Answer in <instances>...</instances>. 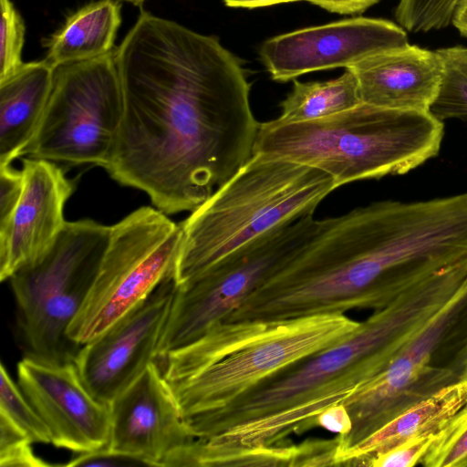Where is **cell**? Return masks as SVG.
I'll return each mask as SVG.
<instances>
[{"label": "cell", "mask_w": 467, "mask_h": 467, "mask_svg": "<svg viewBox=\"0 0 467 467\" xmlns=\"http://www.w3.org/2000/svg\"><path fill=\"white\" fill-rule=\"evenodd\" d=\"M456 292V284L444 275L414 285L386 306L374 310L346 339L280 370L202 420L192 429V435L209 438L302 403L362 362L375 360L388 365Z\"/></svg>", "instance_id": "5"}, {"label": "cell", "mask_w": 467, "mask_h": 467, "mask_svg": "<svg viewBox=\"0 0 467 467\" xmlns=\"http://www.w3.org/2000/svg\"><path fill=\"white\" fill-rule=\"evenodd\" d=\"M224 4L229 7L237 8H257L273 5L282 3L298 2L304 0H223Z\"/></svg>", "instance_id": "32"}, {"label": "cell", "mask_w": 467, "mask_h": 467, "mask_svg": "<svg viewBox=\"0 0 467 467\" xmlns=\"http://www.w3.org/2000/svg\"><path fill=\"white\" fill-rule=\"evenodd\" d=\"M136 6H140L146 0H125Z\"/></svg>", "instance_id": "34"}, {"label": "cell", "mask_w": 467, "mask_h": 467, "mask_svg": "<svg viewBox=\"0 0 467 467\" xmlns=\"http://www.w3.org/2000/svg\"><path fill=\"white\" fill-rule=\"evenodd\" d=\"M122 116L114 52L58 66L40 122L21 156L105 169Z\"/></svg>", "instance_id": "8"}, {"label": "cell", "mask_w": 467, "mask_h": 467, "mask_svg": "<svg viewBox=\"0 0 467 467\" xmlns=\"http://www.w3.org/2000/svg\"><path fill=\"white\" fill-rule=\"evenodd\" d=\"M33 441L7 416L0 412V466L48 467L50 464L37 457Z\"/></svg>", "instance_id": "26"}, {"label": "cell", "mask_w": 467, "mask_h": 467, "mask_svg": "<svg viewBox=\"0 0 467 467\" xmlns=\"http://www.w3.org/2000/svg\"><path fill=\"white\" fill-rule=\"evenodd\" d=\"M114 58L123 116L105 170L166 214L193 211L254 153L260 122L242 61L145 11Z\"/></svg>", "instance_id": "1"}, {"label": "cell", "mask_w": 467, "mask_h": 467, "mask_svg": "<svg viewBox=\"0 0 467 467\" xmlns=\"http://www.w3.org/2000/svg\"><path fill=\"white\" fill-rule=\"evenodd\" d=\"M437 51L443 75L429 113L441 121L467 117V47L455 46Z\"/></svg>", "instance_id": "21"}, {"label": "cell", "mask_w": 467, "mask_h": 467, "mask_svg": "<svg viewBox=\"0 0 467 467\" xmlns=\"http://www.w3.org/2000/svg\"><path fill=\"white\" fill-rule=\"evenodd\" d=\"M460 0H400L395 16L404 29L428 33L449 26Z\"/></svg>", "instance_id": "24"}, {"label": "cell", "mask_w": 467, "mask_h": 467, "mask_svg": "<svg viewBox=\"0 0 467 467\" xmlns=\"http://www.w3.org/2000/svg\"><path fill=\"white\" fill-rule=\"evenodd\" d=\"M195 440L154 360L110 403L109 450L147 466H163L173 452Z\"/></svg>", "instance_id": "14"}, {"label": "cell", "mask_w": 467, "mask_h": 467, "mask_svg": "<svg viewBox=\"0 0 467 467\" xmlns=\"http://www.w3.org/2000/svg\"><path fill=\"white\" fill-rule=\"evenodd\" d=\"M347 68L357 78L362 103L428 113L443 75L437 50L410 44L376 53Z\"/></svg>", "instance_id": "16"}, {"label": "cell", "mask_w": 467, "mask_h": 467, "mask_svg": "<svg viewBox=\"0 0 467 467\" xmlns=\"http://www.w3.org/2000/svg\"><path fill=\"white\" fill-rule=\"evenodd\" d=\"M361 103L355 74L348 68L333 79L301 82L293 80V88L280 103L277 120L285 123L310 121L329 117Z\"/></svg>", "instance_id": "20"}, {"label": "cell", "mask_w": 467, "mask_h": 467, "mask_svg": "<svg viewBox=\"0 0 467 467\" xmlns=\"http://www.w3.org/2000/svg\"><path fill=\"white\" fill-rule=\"evenodd\" d=\"M17 384L47 425L55 447L84 453L106 446L110 405L83 382L75 362L55 364L24 357Z\"/></svg>", "instance_id": "13"}, {"label": "cell", "mask_w": 467, "mask_h": 467, "mask_svg": "<svg viewBox=\"0 0 467 467\" xmlns=\"http://www.w3.org/2000/svg\"><path fill=\"white\" fill-rule=\"evenodd\" d=\"M337 189L317 168L253 153L180 223L182 241L172 277L187 282L272 229L313 215Z\"/></svg>", "instance_id": "4"}, {"label": "cell", "mask_w": 467, "mask_h": 467, "mask_svg": "<svg viewBox=\"0 0 467 467\" xmlns=\"http://www.w3.org/2000/svg\"><path fill=\"white\" fill-rule=\"evenodd\" d=\"M320 222L313 214L277 226L176 285L156 358L191 344L234 312L317 234Z\"/></svg>", "instance_id": "10"}, {"label": "cell", "mask_w": 467, "mask_h": 467, "mask_svg": "<svg viewBox=\"0 0 467 467\" xmlns=\"http://www.w3.org/2000/svg\"><path fill=\"white\" fill-rule=\"evenodd\" d=\"M120 9L119 0H99L72 13L46 42L45 60L56 68L112 52Z\"/></svg>", "instance_id": "19"}, {"label": "cell", "mask_w": 467, "mask_h": 467, "mask_svg": "<svg viewBox=\"0 0 467 467\" xmlns=\"http://www.w3.org/2000/svg\"><path fill=\"white\" fill-rule=\"evenodd\" d=\"M316 427L337 433L348 434L352 428V420L349 412L344 404L335 405L323 410L316 418Z\"/></svg>", "instance_id": "30"}, {"label": "cell", "mask_w": 467, "mask_h": 467, "mask_svg": "<svg viewBox=\"0 0 467 467\" xmlns=\"http://www.w3.org/2000/svg\"><path fill=\"white\" fill-rule=\"evenodd\" d=\"M420 465L467 467V402L438 431Z\"/></svg>", "instance_id": "23"}, {"label": "cell", "mask_w": 467, "mask_h": 467, "mask_svg": "<svg viewBox=\"0 0 467 467\" xmlns=\"http://www.w3.org/2000/svg\"><path fill=\"white\" fill-rule=\"evenodd\" d=\"M181 225L157 208L142 206L111 226L99 273L67 328L84 345L141 304L173 275Z\"/></svg>", "instance_id": "9"}, {"label": "cell", "mask_w": 467, "mask_h": 467, "mask_svg": "<svg viewBox=\"0 0 467 467\" xmlns=\"http://www.w3.org/2000/svg\"><path fill=\"white\" fill-rule=\"evenodd\" d=\"M437 432L405 441L389 450L370 458L366 462L365 466L412 467L417 464H421L423 459L434 443Z\"/></svg>", "instance_id": "27"}, {"label": "cell", "mask_w": 467, "mask_h": 467, "mask_svg": "<svg viewBox=\"0 0 467 467\" xmlns=\"http://www.w3.org/2000/svg\"><path fill=\"white\" fill-rule=\"evenodd\" d=\"M176 283L164 279L141 304L81 346L74 360L99 400L109 404L155 360Z\"/></svg>", "instance_id": "11"}, {"label": "cell", "mask_w": 467, "mask_h": 467, "mask_svg": "<svg viewBox=\"0 0 467 467\" xmlns=\"http://www.w3.org/2000/svg\"><path fill=\"white\" fill-rule=\"evenodd\" d=\"M23 192L8 223L0 227V279L9 278L42 254L64 227V206L74 184L55 162L23 160Z\"/></svg>", "instance_id": "15"}, {"label": "cell", "mask_w": 467, "mask_h": 467, "mask_svg": "<svg viewBox=\"0 0 467 467\" xmlns=\"http://www.w3.org/2000/svg\"><path fill=\"white\" fill-rule=\"evenodd\" d=\"M451 24L462 36L467 37V0L459 1Z\"/></svg>", "instance_id": "33"}, {"label": "cell", "mask_w": 467, "mask_h": 467, "mask_svg": "<svg viewBox=\"0 0 467 467\" xmlns=\"http://www.w3.org/2000/svg\"><path fill=\"white\" fill-rule=\"evenodd\" d=\"M0 82L14 75L24 64L22 49L25 40V23L11 0H0Z\"/></svg>", "instance_id": "25"}, {"label": "cell", "mask_w": 467, "mask_h": 467, "mask_svg": "<svg viewBox=\"0 0 467 467\" xmlns=\"http://www.w3.org/2000/svg\"><path fill=\"white\" fill-rule=\"evenodd\" d=\"M22 171L0 165V227L10 220L23 192Z\"/></svg>", "instance_id": "28"}, {"label": "cell", "mask_w": 467, "mask_h": 467, "mask_svg": "<svg viewBox=\"0 0 467 467\" xmlns=\"http://www.w3.org/2000/svg\"><path fill=\"white\" fill-rule=\"evenodd\" d=\"M466 379L467 282L346 405L352 428L337 435L336 455L412 405Z\"/></svg>", "instance_id": "7"}, {"label": "cell", "mask_w": 467, "mask_h": 467, "mask_svg": "<svg viewBox=\"0 0 467 467\" xmlns=\"http://www.w3.org/2000/svg\"><path fill=\"white\" fill-rule=\"evenodd\" d=\"M110 232L91 219L67 222L42 254L9 278L24 357L75 360L82 345L68 337L67 328L96 279Z\"/></svg>", "instance_id": "6"}, {"label": "cell", "mask_w": 467, "mask_h": 467, "mask_svg": "<svg viewBox=\"0 0 467 467\" xmlns=\"http://www.w3.org/2000/svg\"><path fill=\"white\" fill-rule=\"evenodd\" d=\"M0 374V412L13 420L33 442L51 443L52 436L47 425L3 363Z\"/></svg>", "instance_id": "22"}, {"label": "cell", "mask_w": 467, "mask_h": 467, "mask_svg": "<svg viewBox=\"0 0 467 467\" xmlns=\"http://www.w3.org/2000/svg\"><path fill=\"white\" fill-rule=\"evenodd\" d=\"M63 465L67 467H117L146 464L134 457L115 452L106 445L92 451L78 453Z\"/></svg>", "instance_id": "29"}, {"label": "cell", "mask_w": 467, "mask_h": 467, "mask_svg": "<svg viewBox=\"0 0 467 467\" xmlns=\"http://www.w3.org/2000/svg\"><path fill=\"white\" fill-rule=\"evenodd\" d=\"M406 44L407 33L396 23L357 16L274 36L264 42L259 55L271 78L286 82L314 71L347 68Z\"/></svg>", "instance_id": "12"}, {"label": "cell", "mask_w": 467, "mask_h": 467, "mask_svg": "<svg viewBox=\"0 0 467 467\" xmlns=\"http://www.w3.org/2000/svg\"><path fill=\"white\" fill-rule=\"evenodd\" d=\"M54 69L45 59L24 63L0 82V165L20 157L33 138L50 95Z\"/></svg>", "instance_id": "17"}, {"label": "cell", "mask_w": 467, "mask_h": 467, "mask_svg": "<svg viewBox=\"0 0 467 467\" xmlns=\"http://www.w3.org/2000/svg\"><path fill=\"white\" fill-rule=\"evenodd\" d=\"M443 133L428 112L361 102L310 121L260 122L254 153L317 168L338 188L410 171L439 153Z\"/></svg>", "instance_id": "3"}, {"label": "cell", "mask_w": 467, "mask_h": 467, "mask_svg": "<svg viewBox=\"0 0 467 467\" xmlns=\"http://www.w3.org/2000/svg\"><path fill=\"white\" fill-rule=\"evenodd\" d=\"M345 314L279 321H220L198 339L157 358L190 432L265 379L349 337Z\"/></svg>", "instance_id": "2"}, {"label": "cell", "mask_w": 467, "mask_h": 467, "mask_svg": "<svg viewBox=\"0 0 467 467\" xmlns=\"http://www.w3.org/2000/svg\"><path fill=\"white\" fill-rule=\"evenodd\" d=\"M332 13L341 15L360 14L379 0H304Z\"/></svg>", "instance_id": "31"}, {"label": "cell", "mask_w": 467, "mask_h": 467, "mask_svg": "<svg viewBox=\"0 0 467 467\" xmlns=\"http://www.w3.org/2000/svg\"><path fill=\"white\" fill-rule=\"evenodd\" d=\"M467 402V379L412 405L356 445L337 453L335 465L365 466L377 454L410 439L437 432Z\"/></svg>", "instance_id": "18"}]
</instances>
